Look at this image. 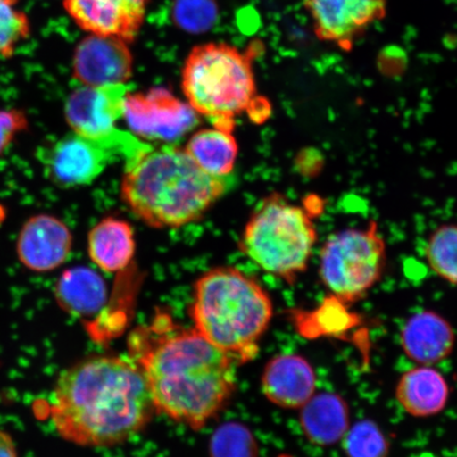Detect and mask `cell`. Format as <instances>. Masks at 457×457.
Returning a JSON list of instances; mask_svg holds the SVG:
<instances>
[{"mask_svg":"<svg viewBox=\"0 0 457 457\" xmlns=\"http://www.w3.org/2000/svg\"><path fill=\"white\" fill-rule=\"evenodd\" d=\"M395 395L400 407L416 419H428L447 407L450 387L441 371L419 365L400 377Z\"/></svg>","mask_w":457,"mask_h":457,"instance_id":"17","label":"cell"},{"mask_svg":"<svg viewBox=\"0 0 457 457\" xmlns=\"http://www.w3.org/2000/svg\"><path fill=\"white\" fill-rule=\"evenodd\" d=\"M455 339L447 320L432 311L413 314L400 333L405 356L420 365H434L447 359L454 350Z\"/></svg>","mask_w":457,"mask_h":457,"instance_id":"16","label":"cell"},{"mask_svg":"<svg viewBox=\"0 0 457 457\" xmlns=\"http://www.w3.org/2000/svg\"><path fill=\"white\" fill-rule=\"evenodd\" d=\"M29 33L28 17L16 8V0H0V56L12 55Z\"/></svg>","mask_w":457,"mask_h":457,"instance_id":"25","label":"cell"},{"mask_svg":"<svg viewBox=\"0 0 457 457\" xmlns=\"http://www.w3.org/2000/svg\"><path fill=\"white\" fill-rule=\"evenodd\" d=\"M425 256L437 277L457 285V225L439 226L428 237Z\"/></svg>","mask_w":457,"mask_h":457,"instance_id":"22","label":"cell"},{"mask_svg":"<svg viewBox=\"0 0 457 457\" xmlns=\"http://www.w3.org/2000/svg\"><path fill=\"white\" fill-rule=\"evenodd\" d=\"M215 0H176L174 19L177 25L191 33H202L217 19Z\"/></svg>","mask_w":457,"mask_h":457,"instance_id":"26","label":"cell"},{"mask_svg":"<svg viewBox=\"0 0 457 457\" xmlns=\"http://www.w3.org/2000/svg\"><path fill=\"white\" fill-rule=\"evenodd\" d=\"M190 316L200 335L237 364L253 360L273 317L266 289L233 267H216L194 285Z\"/></svg>","mask_w":457,"mask_h":457,"instance_id":"4","label":"cell"},{"mask_svg":"<svg viewBox=\"0 0 457 457\" xmlns=\"http://www.w3.org/2000/svg\"><path fill=\"white\" fill-rule=\"evenodd\" d=\"M148 0H64L65 9L89 34L131 43L145 20Z\"/></svg>","mask_w":457,"mask_h":457,"instance_id":"14","label":"cell"},{"mask_svg":"<svg viewBox=\"0 0 457 457\" xmlns=\"http://www.w3.org/2000/svg\"><path fill=\"white\" fill-rule=\"evenodd\" d=\"M313 217L304 205L272 193L251 214L239 250L262 271L293 285L307 270L318 243Z\"/></svg>","mask_w":457,"mask_h":457,"instance_id":"6","label":"cell"},{"mask_svg":"<svg viewBox=\"0 0 457 457\" xmlns=\"http://www.w3.org/2000/svg\"><path fill=\"white\" fill-rule=\"evenodd\" d=\"M0 457H19L14 438L4 430H0Z\"/></svg>","mask_w":457,"mask_h":457,"instance_id":"28","label":"cell"},{"mask_svg":"<svg viewBox=\"0 0 457 457\" xmlns=\"http://www.w3.org/2000/svg\"><path fill=\"white\" fill-rule=\"evenodd\" d=\"M317 388V376L308 360L295 353L273 357L262 377L265 397L279 408L301 409Z\"/></svg>","mask_w":457,"mask_h":457,"instance_id":"15","label":"cell"},{"mask_svg":"<svg viewBox=\"0 0 457 457\" xmlns=\"http://www.w3.org/2000/svg\"><path fill=\"white\" fill-rule=\"evenodd\" d=\"M347 457H388L390 444L373 421L361 420L348 428L342 438Z\"/></svg>","mask_w":457,"mask_h":457,"instance_id":"23","label":"cell"},{"mask_svg":"<svg viewBox=\"0 0 457 457\" xmlns=\"http://www.w3.org/2000/svg\"><path fill=\"white\" fill-rule=\"evenodd\" d=\"M87 248L90 260L101 270L122 271L133 261L136 253L133 228L128 221L106 217L91 228Z\"/></svg>","mask_w":457,"mask_h":457,"instance_id":"19","label":"cell"},{"mask_svg":"<svg viewBox=\"0 0 457 457\" xmlns=\"http://www.w3.org/2000/svg\"><path fill=\"white\" fill-rule=\"evenodd\" d=\"M156 412L198 430L224 409L237 388V363L195 328L160 314L130 337Z\"/></svg>","mask_w":457,"mask_h":457,"instance_id":"1","label":"cell"},{"mask_svg":"<svg viewBox=\"0 0 457 457\" xmlns=\"http://www.w3.org/2000/svg\"><path fill=\"white\" fill-rule=\"evenodd\" d=\"M29 127V120L24 111L0 110V156L12 145L16 137Z\"/></svg>","mask_w":457,"mask_h":457,"instance_id":"27","label":"cell"},{"mask_svg":"<svg viewBox=\"0 0 457 457\" xmlns=\"http://www.w3.org/2000/svg\"><path fill=\"white\" fill-rule=\"evenodd\" d=\"M185 150L199 169L219 179L231 173L238 156L233 131L214 127L196 131L188 139Z\"/></svg>","mask_w":457,"mask_h":457,"instance_id":"21","label":"cell"},{"mask_svg":"<svg viewBox=\"0 0 457 457\" xmlns=\"http://www.w3.org/2000/svg\"><path fill=\"white\" fill-rule=\"evenodd\" d=\"M300 410L302 431L314 445H333L342 441L350 428L348 405L338 394H314Z\"/></svg>","mask_w":457,"mask_h":457,"instance_id":"18","label":"cell"},{"mask_svg":"<svg viewBox=\"0 0 457 457\" xmlns=\"http://www.w3.org/2000/svg\"><path fill=\"white\" fill-rule=\"evenodd\" d=\"M199 117L187 102L162 87L125 96L123 119L137 138L174 142L196 128Z\"/></svg>","mask_w":457,"mask_h":457,"instance_id":"9","label":"cell"},{"mask_svg":"<svg viewBox=\"0 0 457 457\" xmlns=\"http://www.w3.org/2000/svg\"><path fill=\"white\" fill-rule=\"evenodd\" d=\"M156 412L133 360L96 356L62 371L50 403L54 430L82 447H110L143 430Z\"/></svg>","mask_w":457,"mask_h":457,"instance_id":"2","label":"cell"},{"mask_svg":"<svg viewBox=\"0 0 457 457\" xmlns=\"http://www.w3.org/2000/svg\"><path fill=\"white\" fill-rule=\"evenodd\" d=\"M72 68L83 86L125 85L133 76L134 56L123 39L90 34L79 44Z\"/></svg>","mask_w":457,"mask_h":457,"instance_id":"12","label":"cell"},{"mask_svg":"<svg viewBox=\"0 0 457 457\" xmlns=\"http://www.w3.org/2000/svg\"><path fill=\"white\" fill-rule=\"evenodd\" d=\"M279 457H291V456H279Z\"/></svg>","mask_w":457,"mask_h":457,"instance_id":"30","label":"cell"},{"mask_svg":"<svg viewBox=\"0 0 457 457\" xmlns=\"http://www.w3.org/2000/svg\"><path fill=\"white\" fill-rule=\"evenodd\" d=\"M72 244V233L64 221L54 215H34L17 237V259L29 271L51 272L70 259Z\"/></svg>","mask_w":457,"mask_h":457,"instance_id":"13","label":"cell"},{"mask_svg":"<svg viewBox=\"0 0 457 457\" xmlns=\"http://www.w3.org/2000/svg\"><path fill=\"white\" fill-rule=\"evenodd\" d=\"M225 191V181L204 173L185 148L164 145L127 163L120 194L147 226L177 228L202 220Z\"/></svg>","mask_w":457,"mask_h":457,"instance_id":"3","label":"cell"},{"mask_svg":"<svg viewBox=\"0 0 457 457\" xmlns=\"http://www.w3.org/2000/svg\"><path fill=\"white\" fill-rule=\"evenodd\" d=\"M128 84L82 86L68 96L65 119L72 133L95 141L111 139L118 133L117 122L123 118Z\"/></svg>","mask_w":457,"mask_h":457,"instance_id":"11","label":"cell"},{"mask_svg":"<svg viewBox=\"0 0 457 457\" xmlns=\"http://www.w3.org/2000/svg\"><path fill=\"white\" fill-rule=\"evenodd\" d=\"M314 34L320 41L345 51L375 22L386 15V0H304Z\"/></svg>","mask_w":457,"mask_h":457,"instance_id":"10","label":"cell"},{"mask_svg":"<svg viewBox=\"0 0 457 457\" xmlns=\"http://www.w3.org/2000/svg\"><path fill=\"white\" fill-rule=\"evenodd\" d=\"M243 53L227 43L196 46L181 71L187 102L214 128L234 131L237 117L247 113L255 123L270 118L271 105L257 93L253 60L259 49Z\"/></svg>","mask_w":457,"mask_h":457,"instance_id":"5","label":"cell"},{"mask_svg":"<svg viewBox=\"0 0 457 457\" xmlns=\"http://www.w3.org/2000/svg\"><path fill=\"white\" fill-rule=\"evenodd\" d=\"M7 208H5L4 205L2 203H0V227H2L5 220H7Z\"/></svg>","mask_w":457,"mask_h":457,"instance_id":"29","label":"cell"},{"mask_svg":"<svg viewBox=\"0 0 457 457\" xmlns=\"http://www.w3.org/2000/svg\"><path fill=\"white\" fill-rule=\"evenodd\" d=\"M386 244L378 225L345 228L330 236L320 253L319 276L325 287L341 303L364 298L384 276Z\"/></svg>","mask_w":457,"mask_h":457,"instance_id":"7","label":"cell"},{"mask_svg":"<svg viewBox=\"0 0 457 457\" xmlns=\"http://www.w3.org/2000/svg\"><path fill=\"white\" fill-rule=\"evenodd\" d=\"M148 146L119 130L111 139L95 141L70 134L38 153L46 177L59 187H85L98 179L116 157L127 163Z\"/></svg>","mask_w":457,"mask_h":457,"instance_id":"8","label":"cell"},{"mask_svg":"<svg viewBox=\"0 0 457 457\" xmlns=\"http://www.w3.org/2000/svg\"><path fill=\"white\" fill-rule=\"evenodd\" d=\"M211 457H257V445L248 428L237 422L220 426L210 445Z\"/></svg>","mask_w":457,"mask_h":457,"instance_id":"24","label":"cell"},{"mask_svg":"<svg viewBox=\"0 0 457 457\" xmlns=\"http://www.w3.org/2000/svg\"><path fill=\"white\" fill-rule=\"evenodd\" d=\"M55 300L62 311L78 317L98 312L107 300V286L100 274L88 267L70 268L55 284Z\"/></svg>","mask_w":457,"mask_h":457,"instance_id":"20","label":"cell"}]
</instances>
